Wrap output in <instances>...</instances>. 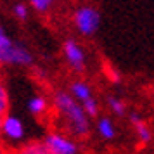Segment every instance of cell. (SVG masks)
Segmentation results:
<instances>
[{"mask_svg":"<svg viewBox=\"0 0 154 154\" xmlns=\"http://www.w3.org/2000/svg\"><path fill=\"white\" fill-rule=\"evenodd\" d=\"M57 106L69 116V119L75 123L76 132L80 133V135H85V133L88 132V125H87V119H85V114H83V111H82V107H78V106L75 104V100H73L69 95L59 94V95H57Z\"/></svg>","mask_w":154,"mask_h":154,"instance_id":"cell-1","label":"cell"},{"mask_svg":"<svg viewBox=\"0 0 154 154\" xmlns=\"http://www.w3.org/2000/svg\"><path fill=\"white\" fill-rule=\"evenodd\" d=\"M76 24L83 33H92L99 24V16L92 9H82L76 14Z\"/></svg>","mask_w":154,"mask_h":154,"instance_id":"cell-2","label":"cell"},{"mask_svg":"<svg viewBox=\"0 0 154 154\" xmlns=\"http://www.w3.org/2000/svg\"><path fill=\"white\" fill-rule=\"evenodd\" d=\"M45 146L52 154H75V146L61 135H49Z\"/></svg>","mask_w":154,"mask_h":154,"instance_id":"cell-3","label":"cell"},{"mask_svg":"<svg viewBox=\"0 0 154 154\" xmlns=\"http://www.w3.org/2000/svg\"><path fill=\"white\" fill-rule=\"evenodd\" d=\"M2 128H4V132L7 133V135L14 137V139H19L23 135V126L19 123V119L11 118V116H5V118L2 119Z\"/></svg>","mask_w":154,"mask_h":154,"instance_id":"cell-4","label":"cell"},{"mask_svg":"<svg viewBox=\"0 0 154 154\" xmlns=\"http://www.w3.org/2000/svg\"><path fill=\"white\" fill-rule=\"evenodd\" d=\"M64 50H66V56L71 61V64L76 68V69H82V63H83V56H82V50L78 49L73 42H66L64 45Z\"/></svg>","mask_w":154,"mask_h":154,"instance_id":"cell-5","label":"cell"},{"mask_svg":"<svg viewBox=\"0 0 154 154\" xmlns=\"http://www.w3.org/2000/svg\"><path fill=\"white\" fill-rule=\"evenodd\" d=\"M12 43L0 28V63H11V52H12Z\"/></svg>","mask_w":154,"mask_h":154,"instance_id":"cell-6","label":"cell"},{"mask_svg":"<svg viewBox=\"0 0 154 154\" xmlns=\"http://www.w3.org/2000/svg\"><path fill=\"white\" fill-rule=\"evenodd\" d=\"M17 154H52L49 151V147L42 144V142H29L24 147H21Z\"/></svg>","mask_w":154,"mask_h":154,"instance_id":"cell-7","label":"cell"},{"mask_svg":"<svg viewBox=\"0 0 154 154\" xmlns=\"http://www.w3.org/2000/svg\"><path fill=\"white\" fill-rule=\"evenodd\" d=\"M31 57L28 56V52L24 49H19V47H12V52H11V63H17V64H24L29 63Z\"/></svg>","mask_w":154,"mask_h":154,"instance_id":"cell-8","label":"cell"},{"mask_svg":"<svg viewBox=\"0 0 154 154\" xmlns=\"http://www.w3.org/2000/svg\"><path fill=\"white\" fill-rule=\"evenodd\" d=\"M132 121H133V125L137 126V130H139L142 142H149V140H151V132H149V126H147L140 118H137V116H132Z\"/></svg>","mask_w":154,"mask_h":154,"instance_id":"cell-9","label":"cell"},{"mask_svg":"<svg viewBox=\"0 0 154 154\" xmlns=\"http://www.w3.org/2000/svg\"><path fill=\"white\" fill-rule=\"evenodd\" d=\"M9 111V99H7V92H5V87L0 82V119H4L7 116Z\"/></svg>","mask_w":154,"mask_h":154,"instance_id":"cell-10","label":"cell"},{"mask_svg":"<svg viewBox=\"0 0 154 154\" xmlns=\"http://www.w3.org/2000/svg\"><path fill=\"white\" fill-rule=\"evenodd\" d=\"M99 130H100V133L104 135L106 139H111L112 135H114L112 126H111V121H109V119H102V121L99 123Z\"/></svg>","mask_w":154,"mask_h":154,"instance_id":"cell-11","label":"cell"},{"mask_svg":"<svg viewBox=\"0 0 154 154\" xmlns=\"http://www.w3.org/2000/svg\"><path fill=\"white\" fill-rule=\"evenodd\" d=\"M29 107H31V111L35 112V114H42V112L47 109V104H45L43 99H33L31 104H29Z\"/></svg>","mask_w":154,"mask_h":154,"instance_id":"cell-12","label":"cell"},{"mask_svg":"<svg viewBox=\"0 0 154 154\" xmlns=\"http://www.w3.org/2000/svg\"><path fill=\"white\" fill-rule=\"evenodd\" d=\"M73 90H75V94H76L80 99H88L90 97V92H88V87L87 85H83V83H75L73 85Z\"/></svg>","mask_w":154,"mask_h":154,"instance_id":"cell-13","label":"cell"},{"mask_svg":"<svg viewBox=\"0 0 154 154\" xmlns=\"http://www.w3.org/2000/svg\"><path fill=\"white\" fill-rule=\"evenodd\" d=\"M85 111L88 112L90 116H95V114H97V106H95V102H94L90 97L85 99Z\"/></svg>","mask_w":154,"mask_h":154,"instance_id":"cell-14","label":"cell"},{"mask_svg":"<svg viewBox=\"0 0 154 154\" xmlns=\"http://www.w3.org/2000/svg\"><path fill=\"white\" fill-rule=\"evenodd\" d=\"M31 4H33L38 11H45V9L49 7L50 0H31Z\"/></svg>","mask_w":154,"mask_h":154,"instance_id":"cell-15","label":"cell"},{"mask_svg":"<svg viewBox=\"0 0 154 154\" xmlns=\"http://www.w3.org/2000/svg\"><path fill=\"white\" fill-rule=\"evenodd\" d=\"M109 102H111L112 109H114V111L118 112V114H121V112L125 111V106L121 104V102H118V100H116V99H111V100H109Z\"/></svg>","mask_w":154,"mask_h":154,"instance_id":"cell-16","label":"cell"},{"mask_svg":"<svg viewBox=\"0 0 154 154\" xmlns=\"http://www.w3.org/2000/svg\"><path fill=\"white\" fill-rule=\"evenodd\" d=\"M106 68V75H109V78H111V82H118L119 80V76H118V73H116V71H112L111 68H109V64H104Z\"/></svg>","mask_w":154,"mask_h":154,"instance_id":"cell-17","label":"cell"},{"mask_svg":"<svg viewBox=\"0 0 154 154\" xmlns=\"http://www.w3.org/2000/svg\"><path fill=\"white\" fill-rule=\"evenodd\" d=\"M16 14L19 16V17H26V7L24 5H17L16 7Z\"/></svg>","mask_w":154,"mask_h":154,"instance_id":"cell-18","label":"cell"},{"mask_svg":"<svg viewBox=\"0 0 154 154\" xmlns=\"http://www.w3.org/2000/svg\"><path fill=\"white\" fill-rule=\"evenodd\" d=\"M4 151H5V146H4V144L0 142V154H4Z\"/></svg>","mask_w":154,"mask_h":154,"instance_id":"cell-19","label":"cell"},{"mask_svg":"<svg viewBox=\"0 0 154 154\" xmlns=\"http://www.w3.org/2000/svg\"><path fill=\"white\" fill-rule=\"evenodd\" d=\"M4 154H17V152H16V151H9V149H5V151H4Z\"/></svg>","mask_w":154,"mask_h":154,"instance_id":"cell-20","label":"cell"},{"mask_svg":"<svg viewBox=\"0 0 154 154\" xmlns=\"http://www.w3.org/2000/svg\"><path fill=\"white\" fill-rule=\"evenodd\" d=\"M0 130H2V119H0Z\"/></svg>","mask_w":154,"mask_h":154,"instance_id":"cell-21","label":"cell"}]
</instances>
